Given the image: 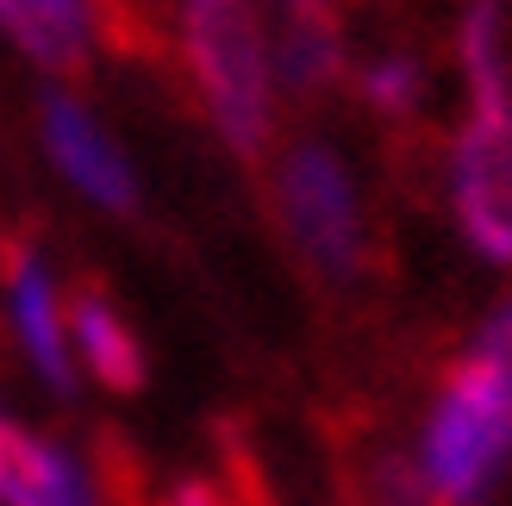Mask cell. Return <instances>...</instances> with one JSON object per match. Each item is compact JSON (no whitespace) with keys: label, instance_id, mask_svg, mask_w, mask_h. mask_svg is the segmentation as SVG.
Segmentation results:
<instances>
[{"label":"cell","instance_id":"1","mask_svg":"<svg viewBox=\"0 0 512 506\" xmlns=\"http://www.w3.org/2000/svg\"><path fill=\"white\" fill-rule=\"evenodd\" d=\"M512 457V300L450 363L444 394L425 419L419 482L438 506H481Z\"/></svg>","mask_w":512,"mask_h":506},{"label":"cell","instance_id":"2","mask_svg":"<svg viewBox=\"0 0 512 506\" xmlns=\"http://www.w3.org/2000/svg\"><path fill=\"white\" fill-rule=\"evenodd\" d=\"M175 50L207 125L232 157L256 163L275 144V69L256 0H175Z\"/></svg>","mask_w":512,"mask_h":506},{"label":"cell","instance_id":"3","mask_svg":"<svg viewBox=\"0 0 512 506\" xmlns=\"http://www.w3.org/2000/svg\"><path fill=\"white\" fill-rule=\"evenodd\" d=\"M275 213L288 244L325 282H350L363 269V207L344 157L325 138H294L275 157Z\"/></svg>","mask_w":512,"mask_h":506},{"label":"cell","instance_id":"4","mask_svg":"<svg viewBox=\"0 0 512 506\" xmlns=\"http://www.w3.org/2000/svg\"><path fill=\"white\" fill-rule=\"evenodd\" d=\"M32 132H38V150L50 175L82 200V207L107 213V219H132L138 200H144V182L132 157H125V144L100 107L88 94H75L69 82H44L38 100H32Z\"/></svg>","mask_w":512,"mask_h":506},{"label":"cell","instance_id":"5","mask_svg":"<svg viewBox=\"0 0 512 506\" xmlns=\"http://www.w3.org/2000/svg\"><path fill=\"white\" fill-rule=\"evenodd\" d=\"M0 319H7V338L44 394L69 400L82 388L69 357V282L57 275L50 250L32 238H7V250H0Z\"/></svg>","mask_w":512,"mask_h":506},{"label":"cell","instance_id":"6","mask_svg":"<svg viewBox=\"0 0 512 506\" xmlns=\"http://www.w3.org/2000/svg\"><path fill=\"white\" fill-rule=\"evenodd\" d=\"M456 219L488 263H512V100H475L456 138Z\"/></svg>","mask_w":512,"mask_h":506},{"label":"cell","instance_id":"7","mask_svg":"<svg viewBox=\"0 0 512 506\" xmlns=\"http://www.w3.org/2000/svg\"><path fill=\"white\" fill-rule=\"evenodd\" d=\"M0 506H100V482L69 438L13 419L0 432Z\"/></svg>","mask_w":512,"mask_h":506},{"label":"cell","instance_id":"8","mask_svg":"<svg viewBox=\"0 0 512 506\" xmlns=\"http://www.w3.org/2000/svg\"><path fill=\"white\" fill-rule=\"evenodd\" d=\"M69 357L75 375L107 394H138L150 382V363H144V338L132 332L125 307L100 288V282H75L69 288Z\"/></svg>","mask_w":512,"mask_h":506},{"label":"cell","instance_id":"9","mask_svg":"<svg viewBox=\"0 0 512 506\" xmlns=\"http://www.w3.org/2000/svg\"><path fill=\"white\" fill-rule=\"evenodd\" d=\"M100 32L94 0H0V44L19 63L44 69V82H63L88 63Z\"/></svg>","mask_w":512,"mask_h":506},{"label":"cell","instance_id":"10","mask_svg":"<svg viewBox=\"0 0 512 506\" xmlns=\"http://www.w3.org/2000/svg\"><path fill=\"white\" fill-rule=\"evenodd\" d=\"M338 19H331L325 0H288V19L281 32L269 38V69H275V88H294V94H319L331 75H338Z\"/></svg>","mask_w":512,"mask_h":506},{"label":"cell","instance_id":"11","mask_svg":"<svg viewBox=\"0 0 512 506\" xmlns=\"http://www.w3.org/2000/svg\"><path fill=\"white\" fill-rule=\"evenodd\" d=\"M463 69L475 100H512L506 57H500V0H475L463 13Z\"/></svg>","mask_w":512,"mask_h":506},{"label":"cell","instance_id":"12","mask_svg":"<svg viewBox=\"0 0 512 506\" xmlns=\"http://www.w3.org/2000/svg\"><path fill=\"white\" fill-rule=\"evenodd\" d=\"M363 94H369V107H381V113H406L413 94H419V69L406 57H381V63L363 69Z\"/></svg>","mask_w":512,"mask_h":506},{"label":"cell","instance_id":"13","mask_svg":"<svg viewBox=\"0 0 512 506\" xmlns=\"http://www.w3.org/2000/svg\"><path fill=\"white\" fill-rule=\"evenodd\" d=\"M169 506H232V500H225L219 488H207V482H182L169 494Z\"/></svg>","mask_w":512,"mask_h":506},{"label":"cell","instance_id":"14","mask_svg":"<svg viewBox=\"0 0 512 506\" xmlns=\"http://www.w3.org/2000/svg\"><path fill=\"white\" fill-rule=\"evenodd\" d=\"M381 506H425V500H419V482H406V475H388V488H381Z\"/></svg>","mask_w":512,"mask_h":506},{"label":"cell","instance_id":"15","mask_svg":"<svg viewBox=\"0 0 512 506\" xmlns=\"http://www.w3.org/2000/svg\"><path fill=\"white\" fill-rule=\"evenodd\" d=\"M7 425H13V413H7V400H0V432H7Z\"/></svg>","mask_w":512,"mask_h":506}]
</instances>
